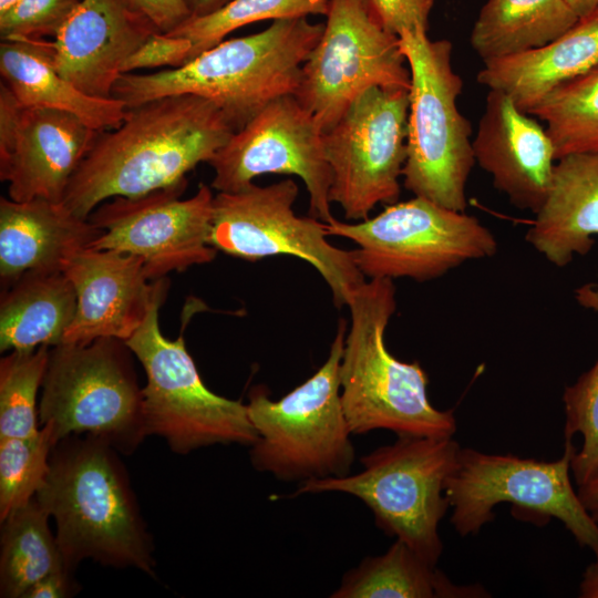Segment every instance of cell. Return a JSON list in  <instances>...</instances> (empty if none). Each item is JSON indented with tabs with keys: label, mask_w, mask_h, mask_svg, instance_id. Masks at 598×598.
Wrapping results in <instances>:
<instances>
[{
	"label": "cell",
	"mask_w": 598,
	"mask_h": 598,
	"mask_svg": "<svg viewBox=\"0 0 598 598\" xmlns=\"http://www.w3.org/2000/svg\"><path fill=\"white\" fill-rule=\"evenodd\" d=\"M49 346L12 351L0 361V439L28 437L40 430L37 394L42 386Z\"/></svg>",
	"instance_id": "31"
},
{
	"label": "cell",
	"mask_w": 598,
	"mask_h": 598,
	"mask_svg": "<svg viewBox=\"0 0 598 598\" xmlns=\"http://www.w3.org/2000/svg\"><path fill=\"white\" fill-rule=\"evenodd\" d=\"M55 444L49 425L32 436L0 439V522L35 497Z\"/></svg>",
	"instance_id": "32"
},
{
	"label": "cell",
	"mask_w": 598,
	"mask_h": 598,
	"mask_svg": "<svg viewBox=\"0 0 598 598\" xmlns=\"http://www.w3.org/2000/svg\"><path fill=\"white\" fill-rule=\"evenodd\" d=\"M187 179L140 197H113L89 216L102 234L90 245L144 260L151 280L171 271L208 264L217 250L210 245L214 195L200 184L189 198L181 199Z\"/></svg>",
	"instance_id": "15"
},
{
	"label": "cell",
	"mask_w": 598,
	"mask_h": 598,
	"mask_svg": "<svg viewBox=\"0 0 598 598\" xmlns=\"http://www.w3.org/2000/svg\"><path fill=\"white\" fill-rule=\"evenodd\" d=\"M409 90L371 87L322 132L331 171L329 199L347 219L398 202L406 158Z\"/></svg>",
	"instance_id": "13"
},
{
	"label": "cell",
	"mask_w": 598,
	"mask_h": 598,
	"mask_svg": "<svg viewBox=\"0 0 598 598\" xmlns=\"http://www.w3.org/2000/svg\"><path fill=\"white\" fill-rule=\"evenodd\" d=\"M102 234L89 218L62 202L0 198V278L2 289L30 271H60L73 254Z\"/></svg>",
	"instance_id": "21"
},
{
	"label": "cell",
	"mask_w": 598,
	"mask_h": 598,
	"mask_svg": "<svg viewBox=\"0 0 598 598\" xmlns=\"http://www.w3.org/2000/svg\"><path fill=\"white\" fill-rule=\"evenodd\" d=\"M368 16L384 31L399 37L406 29L427 30L435 0H361Z\"/></svg>",
	"instance_id": "35"
},
{
	"label": "cell",
	"mask_w": 598,
	"mask_h": 598,
	"mask_svg": "<svg viewBox=\"0 0 598 598\" xmlns=\"http://www.w3.org/2000/svg\"><path fill=\"white\" fill-rule=\"evenodd\" d=\"M460 451L452 436L398 435L394 443L362 456L361 472L305 481L290 496L352 495L371 509L380 529L435 566L443 550L437 527L450 506L444 486Z\"/></svg>",
	"instance_id": "7"
},
{
	"label": "cell",
	"mask_w": 598,
	"mask_h": 598,
	"mask_svg": "<svg viewBox=\"0 0 598 598\" xmlns=\"http://www.w3.org/2000/svg\"><path fill=\"white\" fill-rule=\"evenodd\" d=\"M483 63L477 82L529 114L555 89L598 64V9L545 45Z\"/></svg>",
	"instance_id": "23"
},
{
	"label": "cell",
	"mask_w": 598,
	"mask_h": 598,
	"mask_svg": "<svg viewBox=\"0 0 598 598\" xmlns=\"http://www.w3.org/2000/svg\"><path fill=\"white\" fill-rule=\"evenodd\" d=\"M392 279L365 280L351 296L350 328L340 361V396L352 434L390 430L398 435L453 436L452 410L441 411L427 398L429 378L419 362H403L385 344L396 310Z\"/></svg>",
	"instance_id": "4"
},
{
	"label": "cell",
	"mask_w": 598,
	"mask_h": 598,
	"mask_svg": "<svg viewBox=\"0 0 598 598\" xmlns=\"http://www.w3.org/2000/svg\"><path fill=\"white\" fill-rule=\"evenodd\" d=\"M346 333L341 319L324 363L279 400L261 385L251 389L247 409L258 433L249 454L255 470L300 483L350 474L355 451L339 377Z\"/></svg>",
	"instance_id": "5"
},
{
	"label": "cell",
	"mask_w": 598,
	"mask_h": 598,
	"mask_svg": "<svg viewBox=\"0 0 598 598\" xmlns=\"http://www.w3.org/2000/svg\"><path fill=\"white\" fill-rule=\"evenodd\" d=\"M576 299L582 307L598 311V285L581 286L576 290Z\"/></svg>",
	"instance_id": "41"
},
{
	"label": "cell",
	"mask_w": 598,
	"mask_h": 598,
	"mask_svg": "<svg viewBox=\"0 0 598 598\" xmlns=\"http://www.w3.org/2000/svg\"><path fill=\"white\" fill-rule=\"evenodd\" d=\"M574 12L579 17H585L598 9V0H565Z\"/></svg>",
	"instance_id": "43"
},
{
	"label": "cell",
	"mask_w": 598,
	"mask_h": 598,
	"mask_svg": "<svg viewBox=\"0 0 598 598\" xmlns=\"http://www.w3.org/2000/svg\"><path fill=\"white\" fill-rule=\"evenodd\" d=\"M528 115L507 94L489 90L472 146L475 163L494 187L516 208L536 214L547 197L556 156L546 128Z\"/></svg>",
	"instance_id": "20"
},
{
	"label": "cell",
	"mask_w": 598,
	"mask_h": 598,
	"mask_svg": "<svg viewBox=\"0 0 598 598\" xmlns=\"http://www.w3.org/2000/svg\"><path fill=\"white\" fill-rule=\"evenodd\" d=\"M100 132L59 110L21 105L0 85V178L16 202H62Z\"/></svg>",
	"instance_id": "17"
},
{
	"label": "cell",
	"mask_w": 598,
	"mask_h": 598,
	"mask_svg": "<svg viewBox=\"0 0 598 598\" xmlns=\"http://www.w3.org/2000/svg\"><path fill=\"white\" fill-rule=\"evenodd\" d=\"M73 570L64 568L51 573L35 582L23 598H65L76 592Z\"/></svg>",
	"instance_id": "38"
},
{
	"label": "cell",
	"mask_w": 598,
	"mask_h": 598,
	"mask_svg": "<svg viewBox=\"0 0 598 598\" xmlns=\"http://www.w3.org/2000/svg\"><path fill=\"white\" fill-rule=\"evenodd\" d=\"M578 20L565 0H487L470 42L485 62L545 45Z\"/></svg>",
	"instance_id": "26"
},
{
	"label": "cell",
	"mask_w": 598,
	"mask_h": 598,
	"mask_svg": "<svg viewBox=\"0 0 598 598\" xmlns=\"http://www.w3.org/2000/svg\"><path fill=\"white\" fill-rule=\"evenodd\" d=\"M49 517L48 512L34 497L1 520L2 598H23L25 592L47 575L69 568L56 536L49 527Z\"/></svg>",
	"instance_id": "28"
},
{
	"label": "cell",
	"mask_w": 598,
	"mask_h": 598,
	"mask_svg": "<svg viewBox=\"0 0 598 598\" xmlns=\"http://www.w3.org/2000/svg\"><path fill=\"white\" fill-rule=\"evenodd\" d=\"M62 271L78 299L74 319L63 337L65 343L127 340L168 286L165 278H148L141 257L112 249L86 247L69 257Z\"/></svg>",
	"instance_id": "18"
},
{
	"label": "cell",
	"mask_w": 598,
	"mask_h": 598,
	"mask_svg": "<svg viewBox=\"0 0 598 598\" xmlns=\"http://www.w3.org/2000/svg\"><path fill=\"white\" fill-rule=\"evenodd\" d=\"M577 494L590 516L598 523V476L578 486Z\"/></svg>",
	"instance_id": "39"
},
{
	"label": "cell",
	"mask_w": 598,
	"mask_h": 598,
	"mask_svg": "<svg viewBox=\"0 0 598 598\" xmlns=\"http://www.w3.org/2000/svg\"><path fill=\"white\" fill-rule=\"evenodd\" d=\"M426 32L414 28L399 34L411 74L403 185L414 196L465 212L475 158L471 123L456 105L463 81L452 65V43L431 40Z\"/></svg>",
	"instance_id": "6"
},
{
	"label": "cell",
	"mask_w": 598,
	"mask_h": 598,
	"mask_svg": "<svg viewBox=\"0 0 598 598\" xmlns=\"http://www.w3.org/2000/svg\"><path fill=\"white\" fill-rule=\"evenodd\" d=\"M117 452L85 434L59 441L35 498L53 517L69 568L84 559L154 574L153 546Z\"/></svg>",
	"instance_id": "2"
},
{
	"label": "cell",
	"mask_w": 598,
	"mask_h": 598,
	"mask_svg": "<svg viewBox=\"0 0 598 598\" xmlns=\"http://www.w3.org/2000/svg\"><path fill=\"white\" fill-rule=\"evenodd\" d=\"M326 17L293 94L322 132L369 89L411 86L399 37L374 23L361 0H330Z\"/></svg>",
	"instance_id": "14"
},
{
	"label": "cell",
	"mask_w": 598,
	"mask_h": 598,
	"mask_svg": "<svg viewBox=\"0 0 598 598\" xmlns=\"http://www.w3.org/2000/svg\"><path fill=\"white\" fill-rule=\"evenodd\" d=\"M76 305L73 285L62 270L25 272L2 289L0 350L30 351L62 343Z\"/></svg>",
	"instance_id": "25"
},
{
	"label": "cell",
	"mask_w": 598,
	"mask_h": 598,
	"mask_svg": "<svg viewBox=\"0 0 598 598\" xmlns=\"http://www.w3.org/2000/svg\"><path fill=\"white\" fill-rule=\"evenodd\" d=\"M323 27L307 17L272 20L265 30L224 40L179 68L124 73L112 97L131 109L165 96L195 94L215 103L238 131L270 102L295 94L302 64Z\"/></svg>",
	"instance_id": "3"
},
{
	"label": "cell",
	"mask_w": 598,
	"mask_h": 598,
	"mask_svg": "<svg viewBox=\"0 0 598 598\" xmlns=\"http://www.w3.org/2000/svg\"><path fill=\"white\" fill-rule=\"evenodd\" d=\"M207 164L214 171L212 187L224 193L238 192L266 174L298 176L309 194L310 215L323 223L333 218L322 131L293 94L266 105Z\"/></svg>",
	"instance_id": "16"
},
{
	"label": "cell",
	"mask_w": 598,
	"mask_h": 598,
	"mask_svg": "<svg viewBox=\"0 0 598 598\" xmlns=\"http://www.w3.org/2000/svg\"><path fill=\"white\" fill-rule=\"evenodd\" d=\"M193 16H204L210 13L229 0H184Z\"/></svg>",
	"instance_id": "42"
},
{
	"label": "cell",
	"mask_w": 598,
	"mask_h": 598,
	"mask_svg": "<svg viewBox=\"0 0 598 598\" xmlns=\"http://www.w3.org/2000/svg\"><path fill=\"white\" fill-rule=\"evenodd\" d=\"M596 476H598V474H597ZM596 476H595V477H596Z\"/></svg>",
	"instance_id": "45"
},
{
	"label": "cell",
	"mask_w": 598,
	"mask_h": 598,
	"mask_svg": "<svg viewBox=\"0 0 598 598\" xmlns=\"http://www.w3.org/2000/svg\"><path fill=\"white\" fill-rule=\"evenodd\" d=\"M298 194L291 178L267 186L252 183L233 193L218 192L213 202L209 243L216 250L250 261L272 256L300 258L321 275L334 303L347 306L365 277L352 250L328 241L322 220L295 214Z\"/></svg>",
	"instance_id": "11"
},
{
	"label": "cell",
	"mask_w": 598,
	"mask_h": 598,
	"mask_svg": "<svg viewBox=\"0 0 598 598\" xmlns=\"http://www.w3.org/2000/svg\"><path fill=\"white\" fill-rule=\"evenodd\" d=\"M159 32L168 33L192 17L184 0H130Z\"/></svg>",
	"instance_id": "37"
},
{
	"label": "cell",
	"mask_w": 598,
	"mask_h": 598,
	"mask_svg": "<svg viewBox=\"0 0 598 598\" xmlns=\"http://www.w3.org/2000/svg\"><path fill=\"white\" fill-rule=\"evenodd\" d=\"M155 32L130 0H81L49 41L51 62L85 94L112 97L124 63Z\"/></svg>",
	"instance_id": "19"
},
{
	"label": "cell",
	"mask_w": 598,
	"mask_h": 598,
	"mask_svg": "<svg viewBox=\"0 0 598 598\" xmlns=\"http://www.w3.org/2000/svg\"><path fill=\"white\" fill-rule=\"evenodd\" d=\"M18 0H0V14L13 7Z\"/></svg>",
	"instance_id": "44"
},
{
	"label": "cell",
	"mask_w": 598,
	"mask_h": 598,
	"mask_svg": "<svg viewBox=\"0 0 598 598\" xmlns=\"http://www.w3.org/2000/svg\"><path fill=\"white\" fill-rule=\"evenodd\" d=\"M130 351L115 338L62 342L50 350L38 416L56 443L92 434L128 454L147 436Z\"/></svg>",
	"instance_id": "8"
},
{
	"label": "cell",
	"mask_w": 598,
	"mask_h": 598,
	"mask_svg": "<svg viewBox=\"0 0 598 598\" xmlns=\"http://www.w3.org/2000/svg\"><path fill=\"white\" fill-rule=\"evenodd\" d=\"M529 115L546 123L556 159L598 151V64L555 89Z\"/></svg>",
	"instance_id": "29"
},
{
	"label": "cell",
	"mask_w": 598,
	"mask_h": 598,
	"mask_svg": "<svg viewBox=\"0 0 598 598\" xmlns=\"http://www.w3.org/2000/svg\"><path fill=\"white\" fill-rule=\"evenodd\" d=\"M580 597L598 598V565L596 563L590 565L584 574L580 584Z\"/></svg>",
	"instance_id": "40"
},
{
	"label": "cell",
	"mask_w": 598,
	"mask_h": 598,
	"mask_svg": "<svg viewBox=\"0 0 598 598\" xmlns=\"http://www.w3.org/2000/svg\"><path fill=\"white\" fill-rule=\"evenodd\" d=\"M565 440L581 434L582 445L575 452L570 468L578 486L598 474V360L565 389Z\"/></svg>",
	"instance_id": "33"
},
{
	"label": "cell",
	"mask_w": 598,
	"mask_h": 598,
	"mask_svg": "<svg viewBox=\"0 0 598 598\" xmlns=\"http://www.w3.org/2000/svg\"><path fill=\"white\" fill-rule=\"evenodd\" d=\"M192 43L177 35L155 32L124 63L123 74L141 69L179 68L189 61Z\"/></svg>",
	"instance_id": "36"
},
{
	"label": "cell",
	"mask_w": 598,
	"mask_h": 598,
	"mask_svg": "<svg viewBox=\"0 0 598 598\" xmlns=\"http://www.w3.org/2000/svg\"><path fill=\"white\" fill-rule=\"evenodd\" d=\"M330 0H229L217 10L193 16L168 34L192 43L189 61L247 24L277 19L327 14Z\"/></svg>",
	"instance_id": "30"
},
{
	"label": "cell",
	"mask_w": 598,
	"mask_h": 598,
	"mask_svg": "<svg viewBox=\"0 0 598 598\" xmlns=\"http://www.w3.org/2000/svg\"><path fill=\"white\" fill-rule=\"evenodd\" d=\"M598 235V151L556 159L547 197L526 240L550 264L567 266L587 255Z\"/></svg>",
	"instance_id": "22"
},
{
	"label": "cell",
	"mask_w": 598,
	"mask_h": 598,
	"mask_svg": "<svg viewBox=\"0 0 598 598\" xmlns=\"http://www.w3.org/2000/svg\"><path fill=\"white\" fill-rule=\"evenodd\" d=\"M575 452L571 440H565L563 456L553 462L461 448L444 486L453 507L451 523L462 536L475 534L494 518V506L511 503L514 512L519 509L539 520L558 518L579 545L591 549L598 565V523L569 477Z\"/></svg>",
	"instance_id": "12"
},
{
	"label": "cell",
	"mask_w": 598,
	"mask_h": 598,
	"mask_svg": "<svg viewBox=\"0 0 598 598\" xmlns=\"http://www.w3.org/2000/svg\"><path fill=\"white\" fill-rule=\"evenodd\" d=\"M480 586H456L434 565L396 539L382 555L349 569L332 598L484 597Z\"/></svg>",
	"instance_id": "27"
},
{
	"label": "cell",
	"mask_w": 598,
	"mask_h": 598,
	"mask_svg": "<svg viewBox=\"0 0 598 598\" xmlns=\"http://www.w3.org/2000/svg\"><path fill=\"white\" fill-rule=\"evenodd\" d=\"M329 236L353 241L352 256L365 278H439L465 261L493 257L496 237L476 217L414 196L388 204L374 217L324 223Z\"/></svg>",
	"instance_id": "9"
},
{
	"label": "cell",
	"mask_w": 598,
	"mask_h": 598,
	"mask_svg": "<svg viewBox=\"0 0 598 598\" xmlns=\"http://www.w3.org/2000/svg\"><path fill=\"white\" fill-rule=\"evenodd\" d=\"M165 295L154 300L144 322L124 341L146 373L147 382L142 389L146 435L165 439L178 454L214 444L251 446L258 433L247 404L210 391L183 336L169 340L162 334L158 311Z\"/></svg>",
	"instance_id": "10"
},
{
	"label": "cell",
	"mask_w": 598,
	"mask_h": 598,
	"mask_svg": "<svg viewBox=\"0 0 598 598\" xmlns=\"http://www.w3.org/2000/svg\"><path fill=\"white\" fill-rule=\"evenodd\" d=\"M235 130L212 101L178 94L127 109L120 126L100 132L65 189L62 203L89 218L116 196L140 197L186 181Z\"/></svg>",
	"instance_id": "1"
},
{
	"label": "cell",
	"mask_w": 598,
	"mask_h": 598,
	"mask_svg": "<svg viewBox=\"0 0 598 598\" xmlns=\"http://www.w3.org/2000/svg\"><path fill=\"white\" fill-rule=\"evenodd\" d=\"M81 0H18L0 14L2 41L55 37Z\"/></svg>",
	"instance_id": "34"
},
{
	"label": "cell",
	"mask_w": 598,
	"mask_h": 598,
	"mask_svg": "<svg viewBox=\"0 0 598 598\" xmlns=\"http://www.w3.org/2000/svg\"><path fill=\"white\" fill-rule=\"evenodd\" d=\"M49 41H1L2 83L28 107L69 112L91 128L103 132L124 121L127 109L114 97L85 94L60 75L51 62Z\"/></svg>",
	"instance_id": "24"
}]
</instances>
